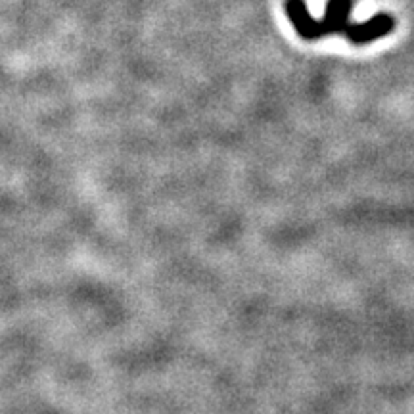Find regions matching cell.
I'll use <instances>...</instances> for the list:
<instances>
[{"label":"cell","instance_id":"1","mask_svg":"<svg viewBox=\"0 0 414 414\" xmlns=\"http://www.w3.org/2000/svg\"><path fill=\"white\" fill-rule=\"evenodd\" d=\"M353 8V0H330L326 6V18L322 21L309 18L303 31L299 33L303 39H320L330 33H344L349 25V12Z\"/></svg>","mask_w":414,"mask_h":414},{"label":"cell","instance_id":"2","mask_svg":"<svg viewBox=\"0 0 414 414\" xmlns=\"http://www.w3.org/2000/svg\"><path fill=\"white\" fill-rule=\"evenodd\" d=\"M391 29H393V18L389 14H376L372 20L365 23H353V25L349 23L344 35L355 44H365L378 37H384Z\"/></svg>","mask_w":414,"mask_h":414}]
</instances>
